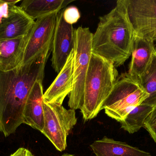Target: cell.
I'll return each mask as SVG.
<instances>
[{"mask_svg":"<svg viewBox=\"0 0 156 156\" xmlns=\"http://www.w3.org/2000/svg\"><path fill=\"white\" fill-rule=\"evenodd\" d=\"M43 81H37L27 100L23 113V124L43 132L44 126Z\"/></svg>","mask_w":156,"mask_h":156,"instance_id":"obj_12","label":"cell"},{"mask_svg":"<svg viewBox=\"0 0 156 156\" xmlns=\"http://www.w3.org/2000/svg\"><path fill=\"white\" fill-rule=\"evenodd\" d=\"M151 114L153 115H155L156 116V106L154 107V110L151 113Z\"/></svg>","mask_w":156,"mask_h":156,"instance_id":"obj_24","label":"cell"},{"mask_svg":"<svg viewBox=\"0 0 156 156\" xmlns=\"http://www.w3.org/2000/svg\"><path fill=\"white\" fill-rule=\"evenodd\" d=\"M74 1L71 0H24L21 9L34 20L52 13H58Z\"/></svg>","mask_w":156,"mask_h":156,"instance_id":"obj_16","label":"cell"},{"mask_svg":"<svg viewBox=\"0 0 156 156\" xmlns=\"http://www.w3.org/2000/svg\"><path fill=\"white\" fill-rule=\"evenodd\" d=\"M57 13L55 12L49 14L35 21L28 34L21 67L51 51Z\"/></svg>","mask_w":156,"mask_h":156,"instance_id":"obj_7","label":"cell"},{"mask_svg":"<svg viewBox=\"0 0 156 156\" xmlns=\"http://www.w3.org/2000/svg\"><path fill=\"white\" fill-rule=\"evenodd\" d=\"M122 1L135 35L151 40L156 28V0Z\"/></svg>","mask_w":156,"mask_h":156,"instance_id":"obj_8","label":"cell"},{"mask_svg":"<svg viewBox=\"0 0 156 156\" xmlns=\"http://www.w3.org/2000/svg\"><path fill=\"white\" fill-rule=\"evenodd\" d=\"M154 107L142 103L134 109L121 122V128L130 134H133L144 127L146 120L154 110Z\"/></svg>","mask_w":156,"mask_h":156,"instance_id":"obj_17","label":"cell"},{"mask_svg":"<svg viewBox=\"0 0 156 156\" xmlns=\"http://www.w3.org/2000/svg\"><path fill=\"white\" fill-rule=\"evenodd\" d=\"M13 70H0V132L5 137L23 124L25 106L37 81H43L46 62L50 52Z\"/></svg>","mask_w":156,"mask_h":156,"instance_id":"obj_1","label":"cell"},{"mask_svg":"<svg viewBox=\"0 0 156 156\" xmlns=\"http://www.w3.org/2000/svg\"><path fill=\"white\" fill-rule=\"evenodd\" d=\"M35 23L20 7V9L0 27V40L12 39L28 34Z\"/></svg>","mask_w":156,"mask_h":156,"instance_id":"obj_15","label":"cell"},{"mask_svg":"<svg viewBox=\"0 0 156 156\" xmlns=\"http://www.w3.org/2000/svg\"><path fill=\"white\" fill-rule=\"evenodd\" d=\"M118 72L114 64L92 53L83 88L80 109L85 122L96 117L117 81Z\"/></svg>","mask_w":156,"mask_h":156,"instance_id":"obj_3","label":"cell"},{"mask_svg":"<svg viewBox=\"0 0 156 156\" xmlns=\"http://www.w3.org/2000/svg\"><path fill=\"white\" fill-rule=\"evenodd\" d=\"M20 9V6L11 4L6 0H0V27Z\"/></svg>","mask_w":156,"mask_h":156,"instance_id":"obj_19","label":"cell"},{"mask_svg":"<svg viewBox=\"0 0 156 156\" xmlns=\"http://www.w3.org/2000/svg\"><path fill=\"white\" fill-rule=\"evenodd\" d=\"M29 33L24 36L0 40V70L10 71L21 67Z\"/></svg>","mask_w":156,"mask_h":156,"instance_id":"obj_13","label":"cell"},{"mask_svg":"<svg viewBox=\"0 0 156 156\" xmlns=\"http://www.w3.org/2000/svg\"><path fill=\"white\" fill-rule=\"evenodd\" d=\"M63 11L61 10L57 15L51 48L52 67L57 73L63 68L74 50L76 39V29H74L73 25L65 21Z\"/></svg>","mask_w":156,"mask_h":156,"instance_id":"obj_9","label":"cell"},{"mask_svg":"<svg viewBox=\"0 0 156 156\" xmlns=\"http://www.w3.org/2000/svg\"><path fill=\"white\" fill-rule=\"evenodd\" d=\"M138 83L148 95L142 103L154 107L156 106V48L150 64L140 78Z\"/></svg>","mask_w":156,"mask_h":156,"instance_id":"obj_18","label":"cell"},{"mask_svg":"<svg viewBox=\"0 0 156 156\" xmlns=\"http://www.w3.org/2000/svg\"><path fill=\"white\" fill-rule=\"evenodd\" d=\"M10 156H34L28 149L20 147Z\"/></svg>","mask_w":156,"mask_h":156,"instance_id":"obj_22","label":"cell"},{"mask_svg":"<svg viewBox=\"0 0 156 156\" xmlns=\"http://www.w3.org/2000/svg\"><path fill=\"white\" fill-rule=\"evenodd\" d=\"M148 97L138 82L126 76L116 81L102 110L107 116L121 123Z\"/></svg>","mask_w":156,"mask_h":156,"instance_id":"obj_4","label":"cell"},{"mask_svg":"<svg viewBox=\"0 0 156 156\" xmlns=\"http://www.w3.org/2000/svg\"><path fill=\"white\" fill-rule=\"evenodd\" d=\"M44 126L42 133L58 151L63 152L67 146L68 136L77 122L76 111L44 101Z\"/></svg>","mask_w":156,"mask_h":156,"instance_id":"obj_6","label":"cell"},{"mask_svg":"<svg viewBox=\"0 0 156 156\" xmlns=\"http://www.w3.org/2000/svg\"><path fill=\"white\" fill-rule=\"evenodd\" d=\"M90 147L96 156H151L150 153L106 136L94 141Z\"/></svg>","mask_w":156,"mask_h":156,"instance_id":"obj_14","label":"cell"},{"mask_svg":"<svg viewBox=\"0 0 156 156\" xmlns=\"http://www.w3.org/2000/svg\"><path fill=\"white\" fill-rule=\"evenodd\" d=\"M74 49L63 68L44 93V102L62 105L65 98L72 92L74 82Z\"/></svg>","mask_w":156,"mask_h":156,"instance_id":"obj_10","label":"cell"},{"mask_svg":"<svg viewBox=\"0 0 156 156\" xmlns=\"http://www.w3.org/2000/svg\"><path fill=\"white\" fill-rule=\"evenodd\" d=\"M151 40L152 41H153V42L156 41V28L154 33L152 34V36H151Z\"/></svg>","mask_w":156,"mask_h":156,"instance_id":"obj_23","label":"cell"},{"mask_svg":"<svg viewBox=\"0 0 156 156\" xmlns=\"http://www.w3.org/2000/svg\"><path fill=\"white\" fill-rule=\"evenodd\" d=\"M63 16L67 23L73 25L78 22L80 17V14L77 7L71 6L64 10Z\"/></svg>","mask_w":156,"mask_h":156,"instance_id":"obj_20","label":"cell"},{"mask_svg":"<svg viewBox=\"0 0 156 156\" xmlns=\"http://www.w3.org/2000/svg\"><path fill=\"white\" fill-rule=\"evenodd\" d=\"M75 156L73 155L70 154H64L62 155V156Z\"/></svg>","mask_w":156,"mask_h":156,"instance_id":"obj_25","label":"cell"},{"mask_svg":"<svg viewBox=\"0 0 156 156\" xmlns=\"http://www.w3.org/2000/svg\"><path fill=\"white\" fill-rule=\"evenodd\" d=\"M135 34L122 0L110 13L100 17L92 39V53L112 62L123 65L132 55Z\"/></svg>","mask_w":156,"mask_h":156,"instance_id":"obj_2","label":"cell"},{"mask_svg":"<svg viewBox=\"0 0 156 156\" xmlns=\"http://www.w3.org/2000/svg\"><path fill=\"white\" fill-rule=\"evenodd\" d=\"M93 35L88 27H80L76 30L73 89L68 101L70 109L75 111L82 105L84 82L92 54Z\"/></svg>","mask_w":156,"mask_h":156,"instance_id":"obj_5","label":"cell"},{"mask_svg":"<svg viewBox=\"0 0 156 156\" xmlns=\"http://www.w3.org/2000/svg\"><path fill=\"white\" fill-rule=\"evenodd\" d=\"M155 49L154 42L135 35L132 60L126 77L138 82L150 64Z\"/></svg>","mask_w":156,"mask_h":156,"instance_id":"obj_11","label":"cell"},{"mask_svg":"<svg viewBox=\"0 0 156 156\" xmlns=\"http://www.w3.org/2000/svg\"><path fill=\"white\" fill-rule=\"evenodd\" d=\"M144 127L156 143V116L150 114L146 120Z\"/></svg>","mask_w":156,"mask_h":156,"instance_id":"obj_21","label":"cell"}]
</instances>
